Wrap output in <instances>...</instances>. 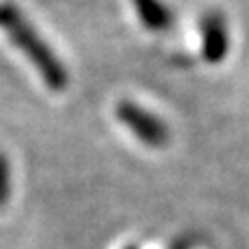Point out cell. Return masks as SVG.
I'll use <instances>...</instances> for the list:
<instances>
[{"instance_id": "1", "label": "cell", "mask_w": 249, "mask_h": 249, "mask_svg": "<svg viewBox=\"0 0 249 249\" xmlns=\"http://www.w3.org/2000/svg\"><path fill=\"white\" fill-rule=\"evenodd\" d=\"M0 29H4L9 40L17 46L23 52V56L34 65V69L40 73L42 81L46 83V88L52 91L67 89L69 73H67V69L62 67L58 56L40 37V34H37L36 27L27 21L25 15H23L17 6H13L11 2H2V0H0Z\"/></svg>"}, {"instance_id": "2", "label": "cell", "mask_w": 249, "mask_h": 249, "mask_svg": "<svg viewBox=\"0 0 249 249\" xmlns=\"http://www.w3.org/2000/svg\"><path fill=\"white\" fill-rule=\"evenodd\" d=\"M116 119H119L139 142L150 147H162L168 142V127L150 110L137 106L133 102H121L116 106Z\"/></svg>"}, {"instance_id": "3", "label": "cell", "mask_w": 249, "mask_h": 249, "mask_svg": "<svg viewBox=\"0 0 249 249\" xmlns=\"http://www.w3.org/2000/svg\"><path fill=\"white\" fill-rule=\"evenodd\" d=\"M201 54L208 62H220L229 52V31L224 17L216 11H208L199 21Z\"/></svg>"}, {"instance_id": "4", "label": "cell", "mask_w": 249, "mask_h": 249, "mask_svg": "<svg viewBox=\"0 0 249 249\" xmlns=\"http://www.w3.org/2000/svg\"><path fill=\"white\" fill-rule=\"evenodd\" d=\"M143 27L152 31H166L173 25V11L162 0H131Z\"/></svg>"}, {"instance_id": "5", "label": "cell", "mask_w": 249, "mask_h": 249, "mask_svg": "<svg viewBox=\"0 0 249 249\" xmlns=\"http://www.w3.org/2000/svg\"><path fill=\"white\" fill-rule=\"evenodd\" d=\"M11 197V164L4 154H0V208L6 206Z\"/></svg>"}, {"instance_id": "6", "label": "cell", "mask_w": 249, "mask_h": 249, "mask_svg": "<svg viewBox=\"0 0 249 249\" xmlns=\"http://www.w3.org/2000/svg\"><path fill=\"white\" fill-rule=\"evenodd\" d=\"M124 249H137V245H127V247H124Z\"/></svg>"}]
</instances>
